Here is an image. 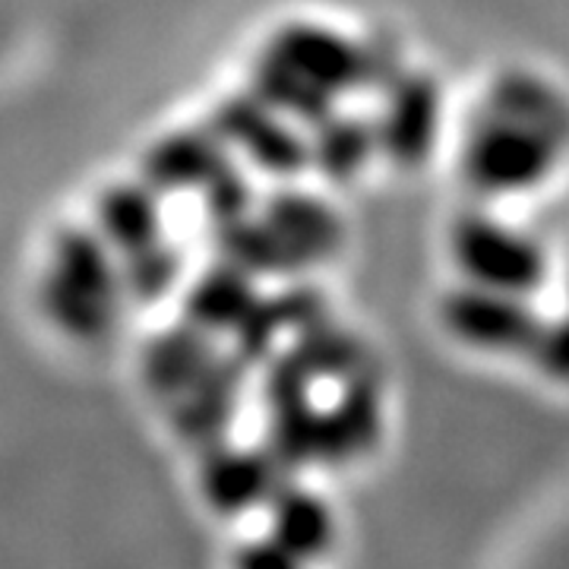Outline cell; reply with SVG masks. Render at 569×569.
<instances>
[{"instance_id": "obj_1", "label": "cell", "mask_w": 569, "mask_h": 569, "mask_svg": "<svg viewBox=\"0 0 569 569\" xmlns=\"http://www.w3.org/2000/svg\"><path fill=\"white\" fill-rule=\"evenodd\" d=\"M569 149V102L548 82L512 77L475 114L462 168L478 190L507 197L541 183Z\"/></svg>"}, {"instance_id": "obj_13", "label": "cell", "mask_w": 569, "mask_h": 569, "mask_svg": "<svg viewBox=\"0 0 569 569\" xmlns=\"http://www.w3.org/2000/svg\"><path fill=\"white\" fill-rule=\"evenodd\" d=\"M313 140L307 142V156L310 162L323 171L326 178H351L361 164L367 162L370 149L377 146L373 137V123L351 121L342 114H326L323 121L313 123Z\"/></svg>"}, {"instance_id": "obj_11", "label": "cell", "mask_w": 569, "mask_h": 569, "mask_svg": "<svg viewBox=\"0 0 569 569\" xmlns=\"http://www.w3.org/2000/svg\"><path fill=\"white\" fill-rule=\"evenodd\" d=\"M216 355L219 351L206 329L193 323L178 326L152 342L149 355H146V377L159 392L181 399L183 392L209 370Z\"/></svg>"}, {"instance_id": "obj_5", "label": "cell", "mask_w": 569, "mask_h": 569, "mask_svg": "<svg viewBox=\"0 0 569 569\" xmlns=\"http://www.w3.org/2000/svg\"><path fill=\"white\" fill-rule=\"evenodd\" d=\"M447 320L459 339L488 351H529L538 336V320L526 295L466 284L447 305Z\"/></svg>"}, {"instance_id": "obj_17", "label": "cell", "mask_w": 569, "mask_h": 569, "mask_svg": "<svg viewBox=\"0 0 569 569\" xmlns=\"http://www.w3.org/2000/svg\"><path fill=\"white\" fill-rule=\"evenodd\" d=\"M529 355L548 370L550 377L569 383V320L538 326V336L531 342Z\"/></svg>"}, {"instance_id": "obj_16", "label": "cell", "mask_w": 569, "mask_h": 569, "mask_svg": "<svg viewBox=\"0 0 569 569\" xmlns=\"http://www.w3.org/2000/svg\"><path fill=\"white\" fill-rule=\"evenodd\" d=\"M203 197H206V212H209V219L216 224H228V222H238V219H244L250 216V206H253V193H250V183L247 178L234 168V164L228 162L212 178V181L203 187Z\"/></svg>"}, {"instance_id": "obj_2", "label": "cell", "mask_w": 569, "mask_h": 569, "mask_svg": "<svg viewBox=\"0 0 569 569\" xmlns=\"http://www.w3.org/2000/svg\"><path fill=\"white\" fill-rule=\"evenodd\" d=\"M377 80L367 48L323 26H288L269 41L257 63L253 92L288 121L317 123L336 111L351 89Z\"/></svg>"}, {"instance_id": "obj_12", "label": "cell", "mask_w": 569, "mask_h": 569, "mask_svg": "<svg viewBox=\"0 0 569 569\" xmlns=\"http://www.w3.org/2000/svg\"><path fill=\"white\" fill-rule=\"evenodd\" d=\"M253 305V276L241 272L238 266L222 263L206 272L187 295V320L206 332H231Z\"/></svg>"}, {"instance_id": "obj_4", "label": "cell", "mask_w": 569, "mask_h": 569, "mask_svg": "<svg viewBox=\"0 0 569 569\" xmlns=\"http://www.w3.org/2000/svg\"><path fill=\"white\" fill-rule=\"evenodd\" d=\"M212 130L224 146H238L253 168L276 178L298 174L310 162L307 142L298 137L295 121L269 108L257 92L224 102L212 121Z\"/></svg>"}, {"instance_id": "obj_15", "label": "cell", "mask_w": 569, "mask_h": 569, "mask_svg": "<svg viewBox=\"0 0 569 569\" xmlns=\"http://www.w3.org/2000/svg\"><path fill=\"white\" fill-rule=\"evenodd\" d=\"M181 272V253L159 238V241L140 247L133 253H123L121 291L142 301V305H152V301H162L164 295H171Z\"/></svg>"}, {"instance_id": "obj_9", "label": "cell", "mask_w": 569, "mask_h": 569, "mask_svg": "<svg viewBox=\"0 0 569 569\" xmlns=\"http://www.w3.org/2000/svg\"><path fill=\"white\" fill-rule=\"evenodd\" d=\"M282 468L269 456L253 452H234V449H212V459L206 466V493L219 509H250L282 488L279 481Z\"/></svg>"}, {"instance_id": "obj_14", "label": "cell", "mask_w": 569, "mask_h": 569, "mask_svg": "<svg viewBox=\"0 0 569 569\" xmlns=\"http://www.w3.org/2000/svg\"><path fill=\"white\" fill-rule=\"evenodd\" d=\"M272 519L276 531L272 541L288 553V560L295 563L298 557L317 553L329 538V512L320 500L307 497L301 490H276L272 493Z\"/></svg>"}, {"instance_id": "obj_6", "label": "cell", "mask_w": 569, "mask_h": 569, "mask_svg": "<svg viewBox=\"0 0 569 569\" xmlns=\"http://www.w3.org/2000/svg\"><path fill=\"white\" fill-rule=\"evenodd\" d=\"M266 228L272 231L288 269H305L336 253L342 228L332 209L305 193H279L263 206Z\"/></svg>"}, {"instance_id": "obj_8", "label": "cell", "mask_w": 569, "mask_h": 569, "mask_svg": "<svg viewBox=\"0 0 569 569\" xmlns=\"http://www.w3.org/2000/svg\"><path fill=\"white\" fill-rule=\"evenodd\" d=\"M437 123V96L421 80H402L389 86V102L383 118L373 123L377 146L387 149L396 159L421 156Z\"/></svg>"}, {"instance_id": "obj_7", "label": "cell", "mask_w": 569, "mask_h": 569, "mask_svg": "<svg viewBox=\"0 0 569 569\" xmlns=\"http://www.w3.org/2000/svg\"><path fill=\"white\" fill-rule=\"evenodd\" d=\"M228 162V146L216 130H183L152 146L146 159V183L159 193H203L206 183Z\"/></svg>"}, {"instance_id": "obj_3", "label": "cell", "mask_w": 569, "mask_h": 569, "mask_svg": "<svg viewBox=\"0 0 569 569\" xmlns=\"http://www.w3.org/2000/svg\"><path fill=\"white\" fill-rule=\"evenodd\" d=\"M452 253L468 284L507 295H529L548 269L545 247L531 234L488 216H471L456 228Z\"/></svg>"}, {"instance_id": "obj_10", "label": "cell", "mask_w": 569, "mask_h": 569, "mask_svg": "<svg viewBox=\"0 0 569 569\" xmlns=\"http://www.w3.org/2000/svg\"><path fill=\"white\" fill-rule=\"evenodd\" d=\"M159 190L149 183H121L111 187L99 206V231L104 244L121 253H133L140 247L162 238V212Z\"/></svg>"}]
</instances>
